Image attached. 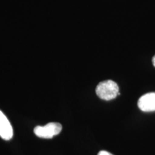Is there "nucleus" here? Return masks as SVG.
<instances>
[{
  "instance_id": "obj_1",
  "label": "nucleus",
  "mask_w": 155,
  "mask_h": 155,
  "mask_svg": "<svg viewBox=\"0 0 155 155\" xmlns=\"http://www.w3.org/2000/svg\"><path fill=\"white\" fill-rule=\"evenodd\" d=\"M96 93L101 99L105 101L114 99L120 95L119 86L111 80L104 81L98 83L96 88Z\"/></svg>"
},
{
  "instance_id": "obj_2",
  "label": "nucleus",
  "mask_w": 155,
  "mask_h": 155,
  "mask_svg": "<svg viewBox=\"0 0 155 155\" xmlns=\"http://www.w3.org/2000/svg\"><path fill=\"white\" fill-rule=\"evenodd\" d=\"M62 125L57 122H50L45 126H37L34 133L37 137L44 139H52L61 132Z\"/></svg>"
},
{
  "instance_id": "obj_3",
  "label": "nucleus",
  "mask_w": 155,
  "mask_h": 155,
  "mask_svg": "<svg viewBox=\"0 0 155 155\" xmlns=\"http://www.w3.org/2000/svg\"><path fill=\"white\" fill-rule=\"evenodd\" d=\"M138 106L142 111L151 112L155 111V92L143 95L138 101Z\"/></svg>"
},
{
  "instance_id": "obj_4",
  "label": "nucleus",
  "mask_w": 155,
  "mask_h": 155,
  "mask_svg": "<svg viewBox=\"0 0 155 155\" xmlns=\"http://www.w3.org/2000/svg\"><path fill=\"white\" fill-rule=\"evenodd\" d=\"M0 137L5 140H9L13 137L10 122L2 111H0Z\"/></svg>"
},
{
  "instance_id": "obj_5",
  "label": "nucleus",
  "mask_w": 155,
  "mask_h": 155,
  "mask_svg": "<svg viewBox=\"0 0 155 155\" xmlns=\"http://www.w3.org/2000/svg\"><path fill=\"white\" fill-rule=\"evenodd\" d=\"M98 155H114V154H111V153L108 152H107V151L102 150V151H101V152H98Z\"/></svg>"
},
{
  "instance_id": "obj_6",
  "label": "nucleus",
  "mask_w": 155,
  "mask_h": 155,
  "mask_svg": "<svg viewBox=\"0 0 155 155\" xmlns=\"http://www.w3.org/2000/svg\"><path fill=\"white\" fill-rule=\"evenodd\" d=\"M152 63H153V65L155 67V55L152 58Z\"/></svg>"
}]
</instances>
